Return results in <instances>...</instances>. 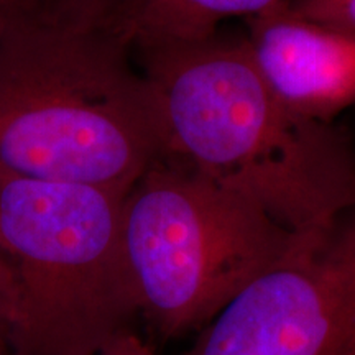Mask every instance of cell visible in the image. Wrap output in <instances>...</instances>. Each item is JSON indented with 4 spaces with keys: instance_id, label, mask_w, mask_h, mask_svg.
Wrapping results in <instances>:
<instances>
[{
    "instance_id": "3957f363",
    "label": "cell",
    "mask_w": 355,
    "mask_h": 355,
    "mask_svg": "<svg viewBox=\"0 0 355 355\" xmlns=\"http://www.w3.org/2000/svg\"><path fill=\"white\" fill-rule=\"evenodd\" d=\"M296 241L255 201L168 155L122 202L128 277L140 321L159 344L202 331Z\"/></svg>"
},
{
    "instance_id": "ba28073f",
    "label": "cell",
    "mask_w": 355,
    "mask_h": 355,
    "mask_svg": "<svg viewBox=\"0 0 355 355\" xmlns=\"http://www.w3.org/2000/svg\"><path fill=\"white\" fill-rule=\"evenodd\" d=\"M127 0H46V13L79 28H110Z\"/></svg>"
},
{
    "instance_id": "8fae6325",
    "label": "cell",
    "mask_w": 355,
    "mask_h": 355,
    "mask_svg": "<svg viewBox=\"0 0 355 355\" xmlns=\"http://www.w3.org/2000/svg\"><path fill=\"white\" fill-rule=\"evenodd\" d=\"M97 355H162L152 340L145 339L139 331H130L114 339Z\"/></svg>"
},
{
    "instance_id": "9c48e42d",
    "label": "cell",
    "mask_w": 355,
    "mask_h": 355,
    "mask_svg": "<svg viewBox=\"0 0 355 355\" xmlns=\"http://www.w3.org/2000/svg\"><path fill=\"white\" fill-rule=\"evenodd\" d=\"M288 7L303 19L355 32V0H290Z\"/></svg>"
},
{
    "instance_id": "277c9868",
    "label": "cell",
    "mask_w": 355,
    "mask_h": 355,
    "mask_svg": "<svg viewBox=\"0 0 355 355\" xmlns=\"http://www.w3.org/2000/svg\"><path fill=\"white\" fill-rule=\"evenodd\" d=\"M125 194L0 175V245L17 285L10 355H97L137 329Z\"/></svg>"
},
{
    "instance_id": "30bf717a",
    "label": "cell",
    "mask_w": 355,
    "mask_h": 355,
    "mask_svg": "<svg viewBox=\"0 0 355 355\" xmlns=\"http://www.w3.org/2000/svg\"><path fill=\"white\" fill-rule=\"evenodd\" d=\"M17 313V285L10 261L0 245V355H10V334Z\"/></svg>"
},
{
    "instance_id": "7c38bea8",
    "label": "cell",
    "mask_w": 355,
    "mask_h": 355,
    "mask_svg": "<svg viewBox=\"0 0 355 355\" xmlns=\"http://www.w3.org/2000/svg\"><path fill=\"white\" fill-rule=\"evenodd\" d=\"M46 12V0H0V25Z\"/></svg>"
},
{
    "instance_id": "8992f818",
    "label": "cell",
    "mask_w": 355,
    "mask_h": 355,
    "mask_svg": "<svg viewBox=\"0 0 355 355\" xmlns=\"http://www.w3.org/2000/svg\"><path fill=\"white\" fill-rule=\"evenodd\" d=\"M252 60L288 109L332 123L355 104V32L303 19L288 2L245 20Z\"/></svg>"
},
{
    "instance_id": "52a82bcc",
    "label": "cell",
    "mask_w": 355,
    "mask_h": 355,
    "mask_svg": "<svg viewBox=\"0 0 355 355\" xmlns=\"http://www.w3.org/2000/svg\"><path fill=\"white\" fill-rule=\"evenodd\" d=\"M290 0H127L110 30L130 48L188 43L214 35L224 21L260 15Z\"/></svg>"
},
{
    "instance_id": "5b68a950",
    "label": "cell",
    "mask_w": 355,
    "mask_h": 355,
    "mask_svg": "<svg viewBox=\"0 0 355 355\" xmlns=\"http://www.w3.org/2000/svg\"><path fill=\"white\" fill-rule=\"evenodd\" d=\"M181 355H355V206L298 234Z\"/></svg>"
},
{
    "instance_id": "7a4b0ae2",
    "label": "cell",
    "mask_w": 355,
    "mask_h": 355,
    "mask_svg": "<svg viewBox=\"0 0 355 355\" xmlns=\"http://www.w3.org/2000/svg\"><path fill=\"white\" fill-rule=\"evenodd\" d=\"M107 28L0 25V175L127 194L163 155L152 89Z\"/></svg>"
},
{
    "instance_id": "6da1fadb",
    "label": "cell",
    "mask_w": 355,
    "mask_h": 355,
    "mask_svg": "<svg viewBox=\"0 0 355 355\" xmlns=\"http://www.w3.org/2000/svg\"><path fill=\"white\" fill-rule=\"evenodd\" d=\"M159 119L163 155L237 191L295 234L355 206V153L332 123L273 94L243 32L135 50Z\"/></svg>"
}]
</instances>
